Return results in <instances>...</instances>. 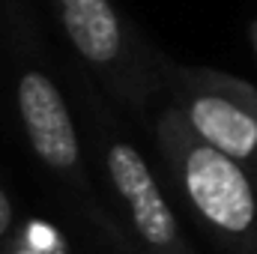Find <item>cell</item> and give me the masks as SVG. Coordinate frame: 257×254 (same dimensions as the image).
<instances>
[{
  "label": "cell",
  "mask_w": 257,
  "mask_h": 254,
  "mask_svg": "<svg viewBox=\"0 0 257 254\" xmlns=\"http://www.w3.org/2000/svg\"><path fill=\"white\" fill-rule=\"evenodd\" d=\"M15 108H18L21 129L27 135V144L42 162V168L69 189V194L81 203V212L108 236V242L117 251L141 254L120 233V227L108 218V212L99 206L93 194L84 159H81V141L75 132V120L69 114L60 87L42 69L27 66L18 72V81H15Z\"/></svg>",
  "instance_id": "cell-3"
},
{
  "label": "cell",
  "mask_w": 257,
  "mask_h": 254,
  "mask_svg": "<svg viewBox=\"0 0 257 254\" xmlns=\"http://www.w3.org/2000/svg\"><path fill=\"white\" fill-rule=\"evenodd\" d=\"M168 177L192 218L224 254H257L254 171L209 147L171 108L156 120Z\"/></svg>",
  "instance_id": "cell-1"
},
{
  "label": "cell",
  "mask_w": 257,
  "mask_h": 254,
  "mask_svg": "<svg viewBox=\"0 0 257 254\" xmlns=\"http://www.w3.org/2000/svg\"><path fill=\"white\" fill-rule=\"evenodd\" d=\"M96 132H99L102 171L117 203L126 212L135 248L141 254H194L177 221V212L162 194L153 168L141 156V150L105 120H96Z\"/></svg>",
  "instance_id": "cell-5"
},
{
  "label": "cell",
  "mask_w": 257,
  "mask_h": 254,
  "mask_svg": "<svg viewBox=\"0 0 257 254\" xmlns=\"http://www.w3.org/2000/svg\"><path fill=\"white\" fill-rule=\"evenodd\" d=\"M9 227H12V203H9L6 191L0 189V239L9 233Z\"/></svg>",
  "instance_id": "cell-6"
},
{
  "label": "cell",
  "mask_w": 257,
  "mask_h": 254,
  "mask_svg": "<svg viewBox=\"0 0 257 254\" xmlns=\"http://www.w3.org/2000/svg\"><path fill=\"white\" fill-rule=\"evenodd\" d=\"M171 111L209 147L257 171V87L218 72L162 66Z\"/></svg>",
  "instance_id": "cell-4"
},
{
  "label": "cell",
  "mask_w": 257,
  "mask_h": 254,
  "mask_svg": "<svg viewBox=\"0 0 257 254\" xmlns=\"http://www.w3.org/2000/svg\"><path fill=\"white\" fill-rule=\"evenodd\" d=\"M69 45L84 66L135 111L165 90L162 66L138 39L114 0H51Z\"/></svg>",
  "instance_id": "cell-2"
},
{
  "label": "cell",
  "mask_w": 257,
  "mask_h": 254,
  "mask_svg": "<svg viewBox=\"0 0 257 254\" xmlns=\"http://www.w3.org/2000/svg\"><path fill=\"white\" fill-rule=\"evenodd\" d=\"M248 39H251V48H254V57H257V15L251 21V27H248Z\"/></svg>",
  "instance_id": "cell-7"
}]
</instances>
